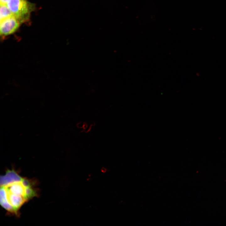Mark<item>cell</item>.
<instances>
[{
  "label": "cell",
  "instance_id": "cell-1",
  "mask_svg": "<svg viewBox=\"0 0 226 226\" xmlns=\"http://www.w3.org/2000/svg\"><path fill=\"white\" fill-rule=\"evenodd\" d=\"M38 181L21 176L13 168L0 177V203L8 215L20 216L22 206L39 196Z\"/></svg>",
  "mask_w": 226,
  "mask_h": 226
},
{
  "label": "cell",
  "instance_id": "cell-2",
  "mask_svg": "<svg viewBox=\"0 0 226 226\" xmlns=\"http://www.w3.org/2000/svg\"><path fill=\"white\" fill-rule=\"evenodd\" d=\"M30 5L26 0H9L7 3L13 15L21 23L28 19L31 10Z\"/></svg>",
  "mask_w": 226,
  "mask_h": 226
},
{
  "label": "cell",
  "instance_id": "cell-3",
  "mask_svg": "<svg viewBox=\"0 0 226 226\" xmlns=\"http://www.w3.org/2000/svg\"><path fill=\"white\" fill-rule=\"evenodd\" d=\"M20 21L13 15L0 21V35L5 36L14 33L19 28Z\"/></svg>",
  "mask_w": 226,
  "mask_h": 226
},
{
  "label": "cell",
  "instance_id": "cell-4",
  "mask_svg": "<svg viewBox=\"0 0 226 226\" xmlns=\"http://www.w3.org/2000/svg\"><path fill=\"white\" fill-rule=\"evenodd\" d=\"M13 15L6 4H0V21Z\"/></svg>",
  "mask_w": 226,
  "mask_h": 226
},
{
  "label": "cell",
  "instance_id": "cell-5",
  "mask_svg": "<svg viewBox=\"0 0 226 226\" xmlns=\"http://www.w3.org/2000/svg\"><path fill=\"white\" fill-rule=\"evenodd\" d=\"M9 0H0V4H6Z\"/></svg>",
  "mask_w": 226,
  "mask_h": 226
}]
</instances>
